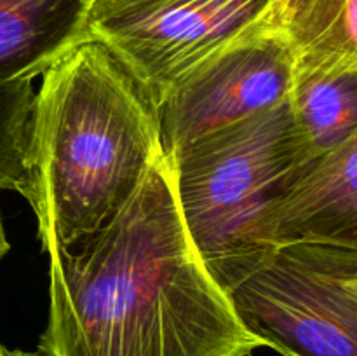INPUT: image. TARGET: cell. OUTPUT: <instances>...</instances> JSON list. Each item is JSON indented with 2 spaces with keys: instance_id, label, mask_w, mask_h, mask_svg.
Listing matches in <instances>:
<instances>
[{
  "instance_id": "cell-1",
  "label": "cell",
  "mask_w": 357,
  "mask_h": 356,
  "mask_svg": "<svg viewBox=\"0 0 357 356\" xmlns=\"http://www.w3.org/2000/svg\"><path fill=\"white\" fill-rule=\"evenodd\" d=\"M45 253V356H251L264 348L188 236L166 156L107 225Z\"/></svg>"
},
{
  "instance_id": "cell-2",
  "label": "cell",
  "mask_w": 357,
  "mask_h": 356,
  "mask_svg": "<svg viewBox=\"0 0 357 356\" xmlns=\"http://www.w3.org/2000/svg\"><path fill=\"white\" fill-rule=\"evenodd\" d=\"M42 75L21 195L45 253L107 225L164 150L153 101L96 38L80 40Z\"/></svg>"
},
{
  "instance_id": "cell-3",
  "label": "cell",
  "mask_w": 357,
  "mask_h": 356,
  "mask_svg": "<svg viewBox=\"0 0 357 356\" xmlns=\"http://www.w3.org/2000/svg\"><path fill=\"white\" fill-rule=\"evenodd\" d=\"M166 159L188 236L229 292L267 251L265 218L298 180L288 100Z\"/></svg>"
},
{
  "instance_id": "cell-4",
  "label": "cell",
  "mask_w": 357,
  "mask_h": 356,
  "mask_svg": "<svg viewBox=\"0 0 357 356\" xmlns=\"http://www.w3.org/2000/svg\"><path fill=\"white\" fill-rule=\"evenodd\" d=\"M229 295L264 348L282 356H357V292L326 244L268 246Z\"/></svg>"
},
{
  "instance_id": "cell-5",
  "label": "cell",
  "mask_w": 357,
  "mask_h": 356,
  "mask_svg": "<svg viewBox=\"0 0 357 356\" xmlns=\"http://www.w3.org/2000/svg\"><path fill=\"white\" fill-rule=\"evenodd\" d=\"M271 13L192 68L157 105L164 156L288 100L295 51Z\"/></svg>"
},
{
  "instance_id": "cell-6",
  "label": "cell",
  "mask_w": 357,
  "mask_h": 356,
  "mask_svg": "<svg viewBox=\"0 0 357 356\" xmlns=\"http://www.w3.org/2000/svg\"><path fill=\"white\" fill-rule=\"evenodd\" d=\"M275 0H150L87 24L160 103L208 56L271 13Z\"/></svg>"
},
{
  "instance_id": "cell-7",
  "label": "cell",
  "mask_w": 357,
  "mask_h": 356,
  "mask_svg": "<svg viewBox=\"0 0 357 356\" xmlns=\"http://www.w3.org/2000/svg\"><path fill=\"white\" fill-rule=\"evenodd\" d=\"M265 246L319 243L357 253V131L317 163L271 209Z\"/></svg>"
},
{
  "instance_id": "cell-8",
  "label": "cell",
  "mask_w": 357,
  "mask_h": 356,
  "mask_svg": "<svg viewBox=\"0 0 357 356\" xmlns=\"http://www.w3.org/2000/svg\"><path fill=\"white\" fill-rule=\"evenodd\" d=\"M288 107L300 180L357 131V65L295 61Z\"/></svg>"
},
{
  "instance_id": "cell-9",
  "label": "cell",
  "mask_w": 357,
  "mask_h": 356,
  "mask_svg": "<svg viewBox=\"0 0 357 356\" xmlns=\"http://www.w3.org/2000/svg\"><path fill=\"white\" fill-rule=\"evenodd\" d=\"M93 0H0V84L44 73L89 37Z\"/></svg>"
},
{
  "instance_id": "cell-10",
  "label": "cell",
  "mask_w": 357,
  "mask_h": 356,
  "mask_svg": "<svg viewBox=\"0 0 357 356\" xmlns=\"http://www.w3.org/2000/svg\"><path fill=\"white\" fill-rule=\"evenodd\" d=\"M28 79L0 84V188L21 194L24 184L28 126L33 105Z\"/></svg>"
},
{
  "instance_id": "cell-11",
  "label": "cell",
  "mask_w": 357,
  "mask_h": 356,
  "mask_svg": "<svg viewBox=\"0 0 357 356\" xmlns=\"http://www.w3.org/2000/svg\"><path fill=\"white\" fill-rule=\"evenodd\" d=\"M338 2L340 0H275L271 17L296 56L323 31Z\"/></svg>"
},
{
  "instance_id": "cell-12",
  "label": "cell",
  "mask_w": 357,
  "mask_h": 356,
  "mask_svg": "<svg viewBox=\"0 0 357 356\" xmlns=\"http://www.w3.org/2000/svg\"><path fill=\"white\" fill-rule=\"evenodd\" d=\"M328 251H330L331 258H333L335 265L340 271V274L344 276L345 281L352 286L357 292V253L347 248H338V246H330L326 244Z\"/></svg>"
},
{
  "instance_id": "cell-13",
  "label": "cell",
  "mask_w": 357,
  "mask_h": 356,
  "mask_svg": "<svg viewBox=\"0 0 357 356\" xmlns=\"http://www.w3.org/2000/svg\"><path fill=\"white\" fill-rule=\"evenodd\" d=\"M146 2H150V0H93L89 10V23L94 20H101V17L135 9V7L143 6Z\"/></svg>"
},
{
  "instance_id": "cell-14",
  "label": "cell",
  "mask_w": 357,
  "mask_h": 356,
  "mask_svg": "<svg viewBox=\"0 0 357 356\" xmlns=\"http://www.w3.org/2000/svg\"><path fill=\"white\" fill-rule=\"evenodd\" d=\"M0 356H45L44 353L37 351H23V349H9L6 346H0Z\"/></svg>"
},
{
  "instance_id": "cell-15",
  "label": "cell",
  "mask_w": 357,
  "mask_h": 356,
  "mask_svg": "<svg viewBox=\"0 0 357 356\" xmlns=\"http://www.w3.org/2000/svg\"><path fill=\"white\" fill-rule=\"evenodd\" d=\"M10 250V243L7 241L6 230H3V223H2V215H0V260L9 253Z\"/></svg>"
}]
</instances>
